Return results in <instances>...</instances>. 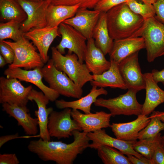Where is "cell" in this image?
Segmentation results:
<instances>
[{
  "label": "cell",
  "mask_w": 164,
  "mask_h": 164,
  "mask_svg": "<svg viewBox=\"0 0 164 164\" xmlns=\"http://www.w3.org/2000/svg\"><path fill=\"white\" fill-rule=\"evenodd\" d=\"M106 13L109 35L114 40L139 37L145 20L133 12L125 2Z\"/></svg>",
  "instance_id": "obj_2"
},
{
  "label": "cell",
  "mask_w": 164,
  "mask_h": 164,
  "mask_svg": "<svg viewBox=\"0 0 164 164\" xmlns=\"http://www.w3.org/2000/svg\"><path fill=\"white\" fill-rule=\"evenodd\" d=\"M28 99L34 101L38 107V109L35 111V114L38 121L39 137L45 141L50 140L47 124L49 117L53 110L52 107L47 108L49 100L42 91H38L33 89L29 94Z\"/></svg>",
  "instance_id": "obj_18"
},
{
  "label": "cell",
  "mask_w": 164,
  "mask_h": 164,
  "mask_svg": "<svg viewBox=\"0 0 164 164\" xmlns=\"http://www.w3.org/2000/svg\"><path fill=\"white\" fill-rule=\"evenodd\" d=\"M150 120L146 126L138 134V139H143L154 137L164 130V123L153 112L150 117Z\"/></svg>",
  "instance_id": "obj_32"
},
{
  "label": "cell",
  "mask_w": 164,
  "mask_h": 164,
  "mask_svg": "<svg viewBox=\"0 0 164 164\" xmlns=\"http://www.w3.org/2000/svg\"><path fill=\"white\" fill-rule=\"evenodd\" d=\"M87 135L92 141L88 145L91 149H96L100 146L105 145L115 148L126 155L132 154L140 159L144 157L133 149L132 145L135 141H127L113 138L107 134L104 129H102L87 133Z\"/></svg>",
  "instance_id": "obj_16"
},
{
  "label": "cell",
  "mask_w": 164,
  "mask_h": 164,
  "mask_svg": "<svg viewBox=\"0 0 164 164\" xmlns=\"http://www.w3.org/2000/svg\"><path fill=\"white\" fill-rule=\"evenodd\" d=\"M151 161L152 164H164V149L160 140L156 144Z\"/></svg>",
  "instance_id": "obj_37"
},
{
  "label": "cell",
  "mask_w": 164,
  "mask_h": 164,
  "mask_svg": "<svg viewBox=\"0 0 164 164\" xmlns=\"http://www.w3.org/2000/svg\"><path fill=\"white\" fill-rule=\"evenodd\" d=\"M0 20H14L22 23L27 15L16 0H0Z\"/></svg>",
  "instance_id": "obj_28"
},
{
  "label": "cell",
  "mask_w": 164,
  "mask_h": 164,
  "mask_svg": "<svg viewBox=\"0 0 164 164\" xmlns=\"http://www.w3.org/2000/svg\"><path fill=\"white\" fill-rule=\"evenodd\" d=\"M125 3L133 12L141 16L144 20L155 16V9L152 4H142L136 0H128Z\"/></svg>",
  "instance_id": "obj_33"
},
{
  "label": "cell",
  "mask_w": 164,
  "mask_h": 164,
  "mask_svg": "<svg viewBox=\"0 0 164 164\" xmlns=\"http://www.w3.org/2000/svg\"><path fill=\"white\" fill-rule=\"evenodd\" d=\"M103 52L96 46L93 38L87 39L84 61L93 75H100L108 70L111 63L106 60Z\"/></svg>",
  "instance_id": "obj_23"
},
{
  "label": "cell",
  "mask_w": 164,
  "mask_h": 164,
  "mask_svg": "<svg viewBox=\"0 0 164 164\" xmlns=\"http://www.w3.org/2000/svg\"><path fill=\"white\" fill-rule=\"evenodd\" d=\"M92 37L96 46L101 50L105 55L110 53L114 40L109 35L106 12H101L94 30Z\"/></svg>",
  "instance_id": "obj_26"
},
{
  "label": "cell",
  "mask_w": 164,
  "mask_h": 164,
  "mask_svg": "<svg viewBox=\"0 0 164 164\" xmlns=\"http://www.w3.org/2000/svg\"><path fill=\"white\" fill-rule=\"evenodd\" d=\"M108 92L104 88H97L96 86H92L90 93L86 96L78 99L72 101H66L63 99L56 100L55 104L57 108L64 109L69 108L83 111L85 114L91 113V105L96 101L99 96L107 95Z\"/></svg>",
  "instance_id": "obj_25"
},
{
  "label": "cell",
  "mask_w": 164,
  "mask_h": 164,
  "mask_svg": "<svg viewBox=\"0 0 164 164\" xmlns=\"http://www.w3.org/2000/svg\"><path fill=\"white\" fill-rule=\"evenodd\" d=\"M139 37L144 40L149 62L164 55V23L155 17L145 20Z\"/></svg>",
  "instance_id": "obj_4"
},
{
  "label": "cell",
  "mask_w": 164,
  "mask_h": 164,
  "mask_svg": "<svg viewBox=\"0 0 164 164\" xmlns=\"http://www.w3.org/2000/svg\"><path fill=\"white\" fill-rule=\"evenodd\" d=\"M71 116L83 132L88 133L110 127L111 114L101 111L95 113L82 114L77 109H72Z\"/></svg>",
  "instance_id": "obj_17"
},
{
  "label": "cell",
  "mask_w": 164,
  "mask_h": 164,
  "mask_svg": "<svg viewBox=\"0 0 164 164\" xmlns=\"http://www.w3.org/2000/svg\"><path fill=\"white\" fill-rule=\"evenodd\" d=\"M111 63L109 69L100 75H92L91 85L100 88L110 87L122 90L127 89L120 73L118 64L110 60Z\"/></svg>",
  "instance_id": "obj_24"
},
{
  "label": "cell",
  "mask_w": 164,
  "mask_h": 164,
  "mask_svg": "<svg viewBox=\"0 0 164 164\" xmlns=\"http://www.w3.org/2000/svg\"><path fill=\"white\" fill-rule=\"evenodd\" d=\"M2 110L9 116L17 121L18 125L22 127L26 135H35L37 134L38 119L32 117L27 107L5 103L2 104Z\"/></svg>",
  "instance_id": "obj_21"
},
{
  "label": "cell",
  "mask_w": 164,
  "mask_h": 164,
  "mask_svg": "<svg viewBox=\"0 0 164 164\" xmlns=\"http://www.w3.org/2000/svg\"><path fill=\"white\" fill-rule=\"evenodd\" d=\"M145 81L146 96L142 104V114L148 116L159 105L164 103V91L154 80L151 73L143 74Z\"/></svg>",
  "instance_id": "obj_22"
},
{
  "label": "cell",
  "mask_w": 164,
  "mask_h": 164,
  "mask_svg": "<svg viewBox=\"0 0 164 164\" xmlns=\"http://www.w3.org/2000/svg\"><path fill=\"white\" fill-rule=\"evenodd\" d=\"M160 142L162 146L164 149V135L161 136Z\"/></svg>",
  "instance_id": "obj_46"
},
{
  "label": "cell",
  "mask_w": 164,
  "mask_h": 164,
  "mask_svg": "<svg viewBox=\"0 0 164 164\" xmlns=\"http://www.w3.org/2000/svg\"><path fill=\"white\" fill-rule=\"evenodd\" d=\"M19 161L15 153L0 154V164H18Z\"/></svg>",
  "instance_id": "obj_39"
},
{
  "label": "cell",
  "mask_w": 164,
  "mask_h": 164,
  "mask_svg": "<svg viewBox=\"0 0 164 164\" xmlns=\"http://www.w3.org/2000/svg\"><path fill=\"white\" fill-rule=\"evenodd\" d=\"M43 78L49 87L60 95L79 99L83 93L82 88L77 85L63 72L54 66L52 59L41 68Z\"/></svg>",
  "instance_id": "obj_5"
},
{
  "label": "cell",
  "mask_w": 164,
  "mask_h": 164,
  "mask_svg": "<svg viewBox=\"0 0 164 164\" xmlns=\"http://www.w3.org/2000/svg\"><path fill=\"white\" fill-rule=\"evenodd\" d=\"M24 36L31 40L37 48L43 61L45 63L48 61V53L49 48L54 40L60 37L58 27L46 26L40 28H33L24 33Z\"/></svg>",
  "instance_id": "obj_14"
},
{
  "label": "cell",
  "mask_w": 164,
  "mask_h": 164,
  "mask_svg": "<svg viewBox=\"0 0 164 164\" xmlns=\"http://www.w3.org/2000/svg\"><path fill=\"white\" fill-rule=\"evenodd\" d=\"M101 0H48L54 5L73 6L78 5L79 8L94 9Z\"/></svg>",
  "instance_id": "obj_34"
},
{
  "label": "cell",
  "mask_w": 164,
  "mask_h": 164,
  "mask_svg": "<svg viewBox=\"0 0 164 164\" xmlns=\"http://www.w3.org/2000/svg\"><path fill=\"white\" fill-rule=\"evenodd\" d=\"M142 1L144 3L153 5L157 0H140Z\"/></svg>",
  "instance_id": "obj_45"
},
{
  "label": "cell",
  "mask_w": 164,
  "mask_h": 164,
  "mask_svg": "<svg viewBox=\"0 0 164 164\" xmlns=\"http://www.w3.org/2000/svg\"><path fill=\"white\" fill-rule=\"evenodd\" d=\"M128 0H101L94 9L101 12H106L113 7L121 4L126 2Z\"/></svg>",
  "instance_id": "obj_35"
},
{
  "label": "cell",
  "mask_w": 164,
  "mask_h": 164,
  "mask_svg": "<svg viewBox=\"0 0 164 164\" xmlns=\"http://www.w3.org/2000/svg\"><path fill=\"white\" fill-rule=\"evenodd\" d=\"M51 50V59L55 67L65 73L77 85L82 88L92 80V75L86 64L80 63L76 54L67 53L63 56L56 47H52Z\"/></svg>",
  "instance_id": "obj_3"
},
{
  "label": "cell",
  "mask_w": 164,
  "mask_h": 164,
  "mask_svg": "<svg viewBox=\"0 0 164 164\" xmlns=\"http://www.w3.org/2000/svg\"><path fill=\"white\" fill-rule=\"evenodd\" d=\"M29 0L33 1H41L42 0Z\"/></svg>",
  "instance_id": "obj_47"
},
{
  "label": "cell",
  "mask_w": 164,
  "mask_h": 164,
  "mask_svg": "<svg viewBox=\"0 0 164 164\" xmlns=\"http://www.w3.org/2000/svg\"><path fill=\"white\" fill-rule=\"evenodd\" d=\"M41 68L36 67L33 70H24L21 68H8L4 71V73L7 78H15L33 84L41 91L50 101H55L60 94L43 84L42 80L43 77Z\"/></svg>",
  "instance_id": "obj_13"
},
{
  "label": "cell",
  "mask_w": 164,
  "mask_h": 164,
  "mask_svg": "<svg viewBox=\"0 0 164 164\" xmlns=\"http://www.w3.org/2000/svg\"><path fill=\"white\" fill-rule=\"evenodd\" d=\"M72 109L66 108L60 111H53L48 118L47 129L52 137L67 138L73 135L75 130L82 131L77 122L72 118Z\"/></svg>",
  "instance_id": "obj_11"
},
{
  "label": "cell",
  "mask_w": 164,
  "mask_h": 164,
  "mask_svg": "<svg viewBox=\"0 0 164 164\" xmlns=\"http://www.w3.org/2000/svg\"><path fill=\"white\" fill-rule=\"evenodd\" d=\"M101 13L97 10L79 8L73 17L63 22L73 27L87 40L93 38V31Z\"/></svg>",
  "instance_id": "obj_15"
},
{
  "label": "cell",
  "mask_w": 164,
  "mask_h": 164,
  "mask_svg": "<svg viewBox=\"0 0 164 164\" xmlns=\"http://www.w3.org/2000/svg\"><path fill=\"white\" fill-rule=\"evenodd\" d=\"M153 112L162 122L164 123V111H154Z\"/></svg>",
  "instance_id": "obj_43"
},
{
  "label": "cell",
  "mask_w": 164,
  "mask_h": 164,
  "mask_svg": "<svg viewBox=\"0 0 164 164\" xmlns=\"http://www.w3.org/2000/svg\"><path fill=\"white\" fill-rule=\"evenodd\" d=\"M3 41L9 45L15 53L14 61L8 68H24L28 70L43 67L44 63L39 53L37 52L32 43L24 36L16 42Z\"/></svg>",
  "instance_id": "obj_7"
},
{
  "label": "cell",
  "mask_w": 164,
  "mask_h": 164,
  "mask_svg": "<svg viewBox=\"0 0 164 164\" xmlns=\"http://www.w3.org/2000/svg\"><path fill=\"white\" fill-rule=\"evenodd\" d=\"M73 141L70 144L61 141H45L40 138L30 141L27 148L44 161L57 164H72L77 156L88 147L90 141L87 133L79 130L72 132Z\"/></svg>",
  "instance_id": "obj_1"
},
{
  "label": "cell",
  "mask_w": 164,
  "mask_h": 164,
  "mask_svg": "<svg viewBox=\"0 0 164 164\" xmlns=\"http://www.w3.org/2000/svg\"><path fill=\"white\" fill-rule=\"evenodd\" d=\"M151 73L154 80L156 83L161 82L164 85V68L160 71L154 69Z\"/></svg>",
  "instance_id": "obj_41"
},
{
  "label": "cell",
  "mask_w": 164,
  "mask_h": 164,
  "mask_svg": "<svg viewBox=\"0 0 164 164\" xmlns=\"http://www.w3.org/2000/svg\"><path fill=\"white\" fill-rule=\"evenodd\" d=\"M7 63L6 60L3 56L0 55V67L2 68L4 67Z\"/></svg>",
  "instance_id": "obj_44"
},
{
  "label": "cell",
  "mask_w": 164,
  "mask_h": 164,
  "mask_svg": "<svg viewBox=\"0 0 164 164\" xmlns=\"http://www.w3.org/2000/svg\"><path fill=\"white\" fill-rule=\"evenodd\" d=\"M161 136V134L159 133L154 137L135 141L132 144V148L136 152L151 160Z\"/></svg>",
  "instance_id": "obj_31"
},
{
  "label": "cell",
  "mask_w": 164,
  "mask_h": 164,
  "mask_svg": "<svg viewBox=\"0 0 164 164\" xmlns=\"http://www.w3.org/2000/svg\"><path fill=\"white\" fill-rule=\"evenodd\" d=\"M31 85L25 87L15 78L0 77V103L27 107Z\"/></svg>",
  "instance_id": "obj_9"
},
{
  "label": "cell",
  "mask_w": 164,
  "mask_h": 164,
  "mask_svg": "<svg viewBox=\"0 0 164 164\" xmlns=\"http://www.w3.org/2000/svg\"><path fill=\"white\" fill-rule=\"evenodd\" d=\"M144 48L145 41L142 37L114 40L112 47L108 53L110 60L118 64L127 57Z\"/></svg>",
  "instance_id": "obj_20"
},
{
  "label": "cell",
  "mask_w": 164,
  "mask_h": 164,
  "mask_svg": "<svg viewBox=\"0 0 164 164\" xmlns=\"http://www.w3.org/2000/svg\"><path fill=\"white\" fill-rule=\"evenodd\" d=\"M0 51L7 63H12L15 58V53L12 48L3 41H0Z\"/></svg>",
  "instance_id": "obj_36"
},
{
  "label": "cell",
  "mask_w": 164,
  "mask_h": 164,
  "mask_svg": "<svg viewBox=\"0 0 164 164\" xmlns=\"http://www.w3.org/2000/svg\"><path fill=\"white\" fill-rule=\"evenodd\" d=\"M137 52L118 64L119 69L127 89L136 93L145 89V81L138 62Z\"/></svg>",
  "instance_id": "obj_12"
},
{
  "label": "cell",
  "mask_w": 164,
  "mask_h": 164,
  "mask_svg": "<svg viewBox=\"0 0 164 164\" xmlns=\"http://www.w3.org/2000/svg\"><path fill=\"white\" fill-rule=\"evenodd\" d=\"M136 93L128 90L126 93L114 98H98L94 104L96 106L107 109L113 117L121 115L138 116L142 114V104L137 101Z\"/></svg>",
  "instance_id": "obj_6"
},
{
  "label": "cell",
  "mask_w": 164,
  "mask_h": 164,
  "mask_svg": "<svg viewBox=\"0 0 164 164\" xmlns=\"http://www.w3.org/2000/svg\"><path fill=\"white\" fill-rule=\"evenodd\" d=\"M135 120L124 123H113L110 127L116 138L127 141L138 139L139 132L144 128L150 120V117L143 114L137 116Z\"/></svg>",
  "instance_id": "obj_19"
},
{
  "label": "cell",
  "mask_w": 164,
  "mask_h": 164,
  "mask_svg": "<svg viewBox=\"0 0 164 164\" xmlns=\"http://www.w3.org/2000/svg\"><path fill=\"white\" fill-rule=\"evenodd\" d=\"M126 155L132 164H152L151 160L145 157L140 159L132 154H128Z\"/></svg>",
  "instance_id": "obj_40"
},
{
  "label": "cell",
  "mask_w": 164,
  "mask_h": 164,
  "mask_svg": "<svg viewBox=\"0 0 164 164\" xmlns=\"http://www.w3.org/2000/svg\"><path fill=\"white\" fill-rule=\"evenodd\" d=\"M58 31L62 38L56 47L57 50L63 54L65 49H67L68 53L76 54L80 62L83 63L87 48V39L73 27L63 22L59 26Z\"/></svg>",
  "instance_id": "obj_8"
},
{
  "label": "cell",
  "mask_w": 164,
  "mask_h": 164,
  "mask_svg": "<svg viewBox=\"0 0 164 164\" xmlns=\"http://www.w3.org/2000/svg\"><path fill=\"white\" fill-rule=\"evenodd\" d=\"M21 23L12 20L0 23V41L9 39L16 42L24 36L21 29Z\"/></svg>",
  "instance_id": "obj_30"
},
{
  "label": "cell",
  "mask_w": 164,
  "mask_h": 164,
  "mask_svg": "<svg viewBox=\"0 0 164 164\" xmlns=\"http://www.w3.org/2000/svg\"><path fill=\"white\" fill-rule=\"evenodd\" d=\"M16 1L27 16L26 19L21 25V29L23 32H26L33 28H40L47 26V11L50 4L48 0Z\"/></svg>",
  "instance_id": "obj_10"
},
{
  "label": "cell",
  "mask_w": 164,
  "mask_h": 164,
  "mask_svg": "<svg viewBox=\"0 0 164 164\" xmlns=\"http://www.w3.org/2000/svg\"><path fill=\"white\" fill-rule=\"evenodd\" d=\"M155 11V17L164 23V0H157L153 4Z\"/></svg>",
  "instance_id": "obj_38"
},
{
  "label": "cell",
  "mask_w": 164,
  "mask_h": 164,
  "mask_svg": "<svg viewBox=\"0 0 164 164\" xmlns=\"http://www.w3.org/2000/svg\"><path fill=\"white\" fill-rule=\"evenodd\" d=\"M96 149L98 156L104 164H132L127 156L115 148L102 145Z\"/></svg>",
  "instance_id": "obj_29"
},
{
  "label": "cell",
  "mask_w": 164,
  "mask_h": 164,
  "mask_svg": "<svg viewBox=\"0 0 164 164\" xmlns=\"http://www.w3.org/2000/svg\"><path fill=\"white\" fill-rule=\"evenodd\" d=\"M20 137L18 133H16L15 134L1 136L0 137V148H1L4 144L8 141Z\"/></svg>",
  "instance_id": "obj_42"
},
{
  "label": "cell",
  "mask_w": 164,
  "mask_h": 164,
  "mask_svg": "<svg viewBox=\"0 0 164 164\" xmlns=\"http://www.w3.org/2000/svg\"><path fill=\"white\" fill-rule=\"evenodd\" d=\"M79 8L78 5H56L50 4L47 11V26L58 27L64 21L73 17Z\"/></svg>",
  "instance_id": "obj_27"
}]
</instances>
